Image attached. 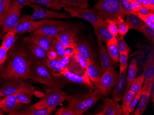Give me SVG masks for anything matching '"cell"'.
Returning a JSON list of instances; mask_svg holds the SVG:
<instances>
[{
	"instance_id": "6da1fadb",
	"label": "cell",
	"mask_w": 154,
	"mask_h": 115,
	"mask_svg": "<svg viewBox=\"0 0 154 115\" xmlns=\"http://www.w3.org/2000/svg\"><path fill=\"white\" fill-rule=\"evenodd\" d=\"M8 59L0 72V82L12 79H28L32 64L25 46L14 45Z\"/></svg>"
},
{
	"instance_id": "7a4b0ae2",
	"label": "cell",
	"mask_w": 154,
	"mask_h": 115,
	"mask_svg": "<svg viewBox=\"0 0 154 115\" xmlns=\"http://www.w3.org/2000/svg\"><path fill=\"white\" fill-rule=\"evenodd\" d=\"M103 97L100 90L95 89L94 91L91 90L87 93L67 95L66 100L68 103V108L75 115H82L93 107Z\"/></svg>"
},
{
	"instance_id": "3957f363",
	"label": "cell",
	"mask_w": 154,
	"mask_h": 115,
	"mask_svg": "<svg viewBox=\"0 0 154 115\" xmlns=\"http://www.w3.org/2000/svg\"><path fill=\"white\" fill-rule=\"evenodd\" d=\"M28 79L43 84L48 88L57 89H61L66 84V82L54 77L50 71L42 64H32Z\"/></svg>"
},
{
	"instance_id": "277c9868",
	"label": "cell",
	"mask_w": 154,
	"mask_h": 115,
	"mask_svg": "<svg viewBox=\"0 0 154 115\" xmlns=\"http://www.w3.org/2000/svg\"><path fill=\"white\" fill-rule=\"evenodd\" d=\"M93 9L105 19L116 21L124 19L127 15L122 7L120 0H99Z\"/></svg>"
},
{
	"instance_id": "5b68a950",
	"label": "cell",
	"mask_w": 154,
	"mask_h": 115,
	"mask_svg": "<svg viewBox=\"0 0 154 115\" xmlns=\"http://www.w3.org/2000/svg\"><path fill=\"white\" fill-rule=\"evenodd\" d=\"M45 94L43 98L34 104L37 109L46 107H56L66 99L67 93L62 91L60 89L48 88L45 89Z\"/></svg>"
},
{
	"instance_id": "8992f818",
	"label": "cell",
	"mask_w": 154,
	"mask_h": 115,
	"mask_svg": "<svg viewBox=\"0 0 154 115\" xmlns=\"http://www.w3.org/2000/svg\"><path fill=\"white\" fill-rule=\"evenodd\" d=\"M64 10L70 15L71 18H79L85 20L94 27L104 20L93 9L64 8Z\"/></svg>"
},
{
	"instance_id": "52a82bcc",
	"label": "cell",
	"mask_w": 154,
	"mask_h": 115,
	"mask_svg": "<svg viewBox=\"0 0 154 115\" xmlns=\"http://www.w3.org/2000/svg\"><path fill=\"white\" fill-rule=\"evenodd\" d=\"M34 10L33 13L30 16L33 20L37 19H69L71 18L68 13H59L48 10L42 7L40 5L32 4L29 5Z\"/></svg>"
},
{
	"instance_id": "ba28073f",
	"label": "cell",
	"mask_w": 154,
	"mask_h": 115,
	"mask_svg": "<svg viewBox=\"0 0 154 115\" xmlns=\"http://www.w3.org/2000/svg\"><path fill=\"white\" fill-rule=\"evenodd\" d=\"M51 19H43L39 21L33 20L29 15H26L20 18L14 31L16 34H23L26 33L34 31L39 27L50 23Z\"/></svg>"
},
{
	"instance_id": "9c48e42d",
	"label": "cell",
	"mask_w": 154,
	"mask_h": 115,
	"mask_svg": "<svg viewBox=\"0 0 154 115\" xmlns=\"http://www.w3.org/2000/svg\"><path fill=\"white\" fill-rule=\"evenodd\" d=\"M22 9L15 1L12 0L10 9L3 23L2 32L0 36L1 38H2L6 33L14 30L19 21Z\"/></svg>"
},
{
	"instance_id": "30bf717a",
	"label": "cell",
	"mask_w": 154,
	"mask_h": 115,
	"mask_svg": "<svg viewBox=\"0 0 154 115\" xmlns=\"http://www.w3.org/2000/svg\"><path fill=\"white\" fill-rule=\"evenodd\" d=\"M119 74L114 70L103 73L99 81L97 89L100 90L103 96H108L116 85Z\"/></svg>"
},
{
	"instance_id": "8fae6325",
	"label": "cell",
	"mask_w": 154,
	"mask_h": 115,
	"mask_svg": "<svg viewBox=\"0 0 154 115\" xmlns=\"http://www.w3.org/2000/svg\"><path fill=\"white\" fill-rule=\"evenodd\" d=\"M70 24V23L69 22L51 19L50 23L39 27L33 33L56 37L62 30L66 28Z\"/></svg>"
},
{
	"instance_id": "7c38bea8",
	"label": "cell",
	"mask_w": 154,
	"mask_h": 115,
	"mask_svg": "<svg viewBox=\"0 0 154 115\" xmlns=\"http://www.w3.org/2000/svg\"><path fill=\"white\" fill-rule=\"evenodd\" d=\"M80 30V27L78 25L70 24L62 30L56 38L64 48L69 46H74L75 36Z\"/></svg>"
},
{
	"instance_id": "4fadbf2b",
	"label": "cell",
	"mask_w": 154,
	"mask_h": 115,
	"mask_svg": "<svg viewBox=\"0 0 154 115\" xmlns=\"http://www.w3.org/2000/svg\"><path fill=\"white\" fill-rule=\"evenodd\" d=\"M53 76L54 77L62 76L64 77L67 81L76 84L85 85L90 88L91 90L94 89V86L89 78L88 73L85 72L83 75H79L72 72H70L67 68L60 71L59 73L54 74Z\"/></svg>"
},
{
	"instance_id": "5bb4252c",
	"label": "cell",
	"mask_w": 154,
	"mask_h": 115,
	"mask_svg": "<svg viewBox=\"0 0 154 115\" xmlns=\"http://www.w3.org/2000/svg\"><path fill=\"white\" fill-rule=\"evenodd\" d=\"M29 83L22 79H12L4 81L0 89V96L1 97L16 94L19 91Z\"/></svg>"
},
{
	"instance_id": "9a60e30c",
	"label": "cell",
	"mask_w": 154,
	"mask_h": 115,
	"mask_svg": "<svg viewBox=\"0 0 154 115\" xmlns=\"http://www.w3.org/2000/svg\"><path fill=\"white\" fill-rule=\"evenodd\" d=\"M54 38V37L32 33L31 35L24 38L23 41L25 44L31 43L37 45L48 51L52 47Z\"/></svg>"
},
{
	"instance_id": "2e32d148",
	"label": "cell",
	"mask_w": 154,
	"mask_h": 115,
	"mask_svg": "<svg viewBox=\"0 0 154 115\" xmlns=\"http://www.w3.org/2000/svg\"><path fill=\"white\" fill-rule=\"evenodd\" d=\"M154 79V78L150 81H144V85L142 87V93L138 101V105L134 115H142L146 110L150 100V88L152 81Z\"/></svg>"
},
{
	"instance_id": "e0dca14e",
	"label": "cell",
	"mask_w": 154,
	"mask_h": 115,
	"mask_svg": "<svg viewBox=\"0 0 154 115\" xmlns=\"http://www.w3.org/2000/svg\"><path fill=\"white\" fill-rule=\"evenodd\" d=\"M23 104L17 99L16 94H12L4 97L0 101V108L3 112L12 115L18 112L22 108Z\"/></svg>"
},
{
	"instance_id": "ac0fdd59",
	"label": "cell",
	"mask_w": 154,
	"mask_h": 115,
	"mask_svg": "<svg viewBox=\"0 0 154 115\" xmlns=\"http://www.w3.org/2000/svg\"><path fill=\"white\" fill-rule=\"evenodd\" d=\"M26 50L27 52L32 64H42L47 58V51L42 47L33 43L26 44Z\"/></svg>"
},
{
	"instance_id": "d6986e66",
	"label": "cell",
	"mask_w": 154,
	"mask_h": 115,
	"mask_svg": "<svg viewBox=\"0 0 154 115\" xmlns=\"http://www.w3.org/2000/svg\"><path fill=\"white\" fill-rule=\"evenodd\" d=\"M127 69L119 74L117 82L112 92L114 100L119 102L123 99L127 91Z\"/></svg>"
},
{
	"instance_id": "ffe728a7",
	"label": "cell",
	"mask_w": 154,
	"mask_h": 115,
	"mask_svg": "<svg viewBox=\"0 0 154 115\" xmlns=\"http://www.w3.org/2000/svg\"><path fill=\"white\" fill-rule=\"evenodd\" d=\"M95 115H123L122 111L118 102L105 98L101 111Z\"/></svg>"
},
{
	"instance_id": "44dd1931",
	"label": "cell",
	"mask_w": 154,
	"mask_h": 115,
	"mask_svg": "<svg viewBox=\"0 0 154 115\" xmlns=\"http://www.w3.org/2000/svg\"><path fill=\"white\" fill-rule=\"evenodd\" d=\"M87 73L89 78L92 82L95 89H97L99 81L102 77V73L99 67V64L94 59V58L87 61Z\"/></svg>"
},
{
	"instance_id": "7402d4cb",
	"label": "cell",
	"mask_w": 154,
	"mask_h": 115,
	"mask_svg": "<svg viewBox=\"0 0 154 115\" xmlns=\"http://www.w3.org/2000/svg\"><path fill=\"white\" fill-rule=\"evenodd\" d=\"M98 43L99 46L100 65L102 73H103L107 71L114 70L113 61L110 57L103 42L98 40Z\"/></svg>"
},
{
	"instance_id": "603a6c76",
	"label": "cell",
	"mask_w": 154,
	"mask_h": 115,
	"mask_svg": "<svg viewBox=\"0 0 154 115\" xmlns=\"http://www.w3.org/2000/svg\"><path fill=\"white\" fill-rule=\"evenodd\" d=\"M108 22L106 19L94 27V31L98 41L106 43L108 40L115 37L109 32L108 28Z\"/></svg>"
},
{
	"instance_id": "cb8c5ba5",
	"label": "cell",
	"mask_w": 154,
	"mask_h": 115,
	"mask_svg": "<svg viewBox=\"0 0 154 115\" xmlns=\"http://www.w3.org/2000/svg\"><path fill=\"white\" fill-rule=\"evenodd\" d=\"M56 107H46L37 109L33 105L27 106L21 112H16L12 115H50L53 113Z\"/></svg>"
},
{
	"instance_id": "d4e9b609",
	"label": "cell",
	"mask_w": 154,
	"mask_h": 115,
	"mask_svg": "<svg viewBox=\"0 0 154 115\" xmlns=\"http://www.w3.org/2000/svg\"><path fill=\"white\" fill-rule=\"evenodd\" d=\"M34 93V89L33 87L29 84L21 89L15 94L20 102L23 104L28 105L31 103Z\"/></svg>"
},
{
	"instance_id": "484cf974",
	"label": "cell",
	"mask_w": 154,
	"mask_h": 115,
	"mask_svg": "<svg viewBox=\"0 0 154 115\" xmlns=\"http://www.w3.org/2000/svg\"><path fill=\"white\" fill-rule=\"evenodd\" d=\"M74 47L86 61L94 58L92 49L89 43L86 41L79 40L78 42H77L75 40Z\"/></svg>"
},
{
	"instance_id": "4316f807",
	"label": "cell",
	"mask_w": 154,
	"mask_h": 115,
	"mask_svg": "<svg viewBox=\"0 0 154 115\" xmlns=\"http://www.w3.org/2000/svg\"><path fill=\"white\" fill-rule=\"evenodd\" d=\"M107 52L113 62L117 64L118 62L120 56L117 41L116 37H114L108 40L106 43Z\"/></svg>"
},
{
	"instance_id": "83f0119b",
	"label": "cell",
	"mask_w": 154,
	"mask_h": 115,
	"mask_svg": "<svg viewBox=\"0 0 154 115\" xmlns=\"http://www.w3.org/2000/svg\"><path fill=\"white\" fill-rule=\"evenodd\" d=\"M144 75L145 80L150 81L154 78V50L149 54L147 60L144 65Z\"/></svg>"
},
{
	"instance_id": "f1b7e54d",
	"label": "cell",
	"mask_w": 154,
	"mask_h": 115,
	"mask_svg": "<svg viewBox=\"0 0 154 115\" xmlns=\"http://www.w3.org/2000/svg\"><path fill=\"white\" fill-rule=\"evenodd\" d=\"M128 24L129 30H134L138 31H141L144 23L142 21L137 15L134 14H129L126 16L125 21Z\"/></svg>"
},
{
	"instance_id": "f546056e",
	"label": "cell",
	"mask_w": 154,
	"mask_h": 115,
	"mask_svg": "<svg viewBox=\"0 0 154 115\" xmlns=\"http://www.w3.org/2000/svg\"><path fill=\"white\" fill-rule=\"evenodd\" d=\"M31 3L33 4L42 5L47 8H51L54 10L59 11L63 6L60 1L57 0H30Z\"/></svg>"
},
{
	"instance_id": "4dcf8cb0",
	"label": "cell",
	"mask_w": 154,
	"mask_h": 115,
	"mask_svg": "<svg viewBox=\"0 0 154 115\" xmlns=\"http://www.w3.org/2000/svg\"><path fill=\"white\" fill-rule=\"evenodd\" d=\"M138 71L137 64L135 59L131 60L127 73V91L130 90L132 82L136 78Z\"/></svg>"
},
{
	"instance_id": "1f68e13d",
	"label": "cell",
	"mask_w": 154,
	"mask_h": 115,
	"mask_svg": "<svg viewBox=\"0 0 154 115\" xmlns=\"http://www.w3.org/2000/svg\"><path fill=\"white\" fill-rule=\"evenodd\" d=\"M64 8H87L88 0H60Z\"/></svg>"
},
{
	"instance_id": "d6a6232c",
	"label": "cell",
	"mask_w": 154,
	"mask_h": 115,
	"mask_svg": "<svg viewBox=\"0 0 154 115\" xmlns=\"http://www.w3.org/2000/svg\"><path fill=\"white\" fill-rule=\"evenodd\" d=\"M16 33L13 30L6 33L2 37V45L7 50H9L14 46L16 41Z\"/></svg>"
},
{
	"instance_id": "836d02e7",
	"label": "cell",
	"mask_w": 154,
	"mask_h": 115,
	"mask_svg": "<svg viewBox=\"0 0 154 115\" xmlns=\"http://www.w3.org/2000/svg\"><path fill=\"white\" fill-rule=\"evenodd\" d=\"M59 58L58 57L54 59H49L47 58L44 60L42 64L44 65L50 71L51 73L53 75L54 74L59 73L62 71L59 64Z\"/></svg>"
},
{
	"instance_id": "e575fe53",
	"label": "cell",
	"mask_w": 154,
	"mask_h": 115,
	"mask_svg": "<svg viewBox=\"0 0 154 115\" xmlns=\"http://www.w3.org/2000/svg\"><path fill=\"white\" fill-rule=\"evenodd\" d=\"M66 68H67L70 72L75 73L78 75H83L85 73L78 62H77L74 54L69 57L66 65Z\"/></svg>"
},
{
	"instance_id": "d590c367",
	"label": "cell",
	"mask_w": 154,
	"mask_h": 115,
	"mask_svg": "<svg viewBox=\"0 0 154 115\" xmlns=\"http://www.w3.org/2000/svg\"><path fill=\"white\" fill-rule=\"evenodd\" d=\"M135 93L129 90L126 92L124 96L123 97L122 104L121 105L123 115H129L130 114L129 111V108L131 103L132 99L134 97Z\"/></svg>"
},
{
	"instance_id": "8d00e7d4",
	"label": "cell",
	"mask_w": 154,
	"mask_h": 115,
	"mask_svg": "<svg viewBox=\"0 0 154 115\" xmlns=\"http://www.w3.org/2000/svg\"><path fill=\"white\" fill-rule=\"evenodd\" d=\"M11 3L0 0V30H2L5 18L11 7Z\"/></svg>"
},
{
	"instance_id": "74e56055",
	"label": "cell",
	"mask_w": 154,
	"mask_h": 115,
	"mask_svg": "<svg viewBox=\"0 0 154 115\" xmlns=\"http://www.w3.org/2000/svg\"><path fill=\"white\" fill-rule=\"evenodd\" d=\"M144 81L145 79L143 73L141 75L138 76L137 78H135L132 81L130 88V91L134 93H136L142 87Z\"/></svg>"
},
{
	"instance_id": "f35d334b",
	"label": "cell",
	"mask_w": 154,
	"mask_h": 115,
	"mask_svg": "<svg viewBox=\"0 0 154 115\" xmlns=\"http://www.w3.org/2000/svg\"><path fill=\"white\" fill-rule=\"evenodd\" d=\"M124 37V36H120L119 35H118L116 36L120 54L125 52H129L130 53V52H131L130 48L125 40Z\"/></svg>"
},
{
	"instance_id": "ab89813d",
	"label": "cell",
	"mask_w": 154,
	"mask_h": 115,
	"mask_svg": "<svg viewBox=\"0 0 154 115\" xmlns=\"http://www.w3.org/2000/svg\"><path fill=\"white\" fill-rule=\"evenodd\" d=\"M52 47L57 52L58 58H62L65 56L64 47L56 37H54V39Z\"/></svg>"
},
{
	"instance_id": "60d3db41",
	"label": "cell",
	"mask_w": 154,
	"mask_h": 115,
	"mask_svg": "<svg viewBox=\"0 0 154 115\" xmlns=\"http://www.w3.org/2000/svg\"><path fill=\"white\" fill-rule=\"evenodd\" d=\"M129 53L128 52L120 53L119 61H120V73H122L125 69H127L128 67V58Z\"/></svg>"
},
{
	"instance_id": "b9f144b4",
	"label": "cell",
	"mask_w": 154,
	"mask_h": 115,
	"mask_svg": "<svg viewBox=\"0 0 154 115\" xmlns=\"http://www.w3.org/2000/svg\"><path fill=\"white\" fill-rule=\"evenodd\" d=\"M116 22L118 28V35L124 36L129 30L128 24L123 19L116 20Z\"/></svg>"
},
{
	"instance_id": "7bdbcfd3",
	"label": "cell",
	"mask_w": 154,
	"mask_h": 115,
	"mask_svg": "<svg viewBox=\"0 0 154 115\" xmlns=\"http://www.w3.org/2000/svg\"><path fill=\"white\" fill-rule=\"evenodd\" d=\"M74 56L77 60V62H78L81 68H82L84 72L87 71V61L85 59L84 57L81 55V54L78 52L75 48L74 50Z\"/></svg>"
},
{
	"instance_id": "ee69618b",
	"label": "cell",
	"mask_w": 154,
	"mask_h": 115,
	"mask_svg": "<svg viewBox=\"0 0 154 115\" xmlns=\"http://www.w3.org/2000/svg\"><path fill=\"white\" fill-rule=\"evenodd\" d=\"M108 22V28L109 32L113 35L115 37H116L118 35V28L116 20H114L106 19Z\"/></svg>"
},
{
	"instance_id": "f6af8a7d",
	"label": "cell",
	"mask_w": 154,
	"mask_h": 115,
	"mask_svg": "<svg viewBox=\"0 0 154 115\" xmlns=\"http://www.w3.org/2000/svg\"><path fill=\"white\" fill-rule=\"evenodd\" d=\"M141 32L142 33L143 36L147 39L154 42V30H152L149 27L144 24L143 27Z\"/></svg>"
},
{
	"instance_id": "bcb514c9",
	"label": "cell",
	"mask_w": 154,
	"mask_h": 115,
	"mask_svg": "<svg viewBox=\"0 0 154 115\" xmlns=\"http://www.w3.org/2000/svg\"><path fill=\"white\" fill-rule=\"evenodd\" d=\"M142 87L140 89H139L136 93H135L134 97L132 99V101H131V103L130 105L129 108V111L130 113H131V112L134 111L137 105L138 104L139 99L140 97L141 94L142 93Z\"/></svg>"
},
{
	"instance_id": "7dc6e473",
	"label": "cell",
	"mask_w": 154,
	"mask_h": 115,
	"mask_svg": "<svg viewBox=\"0 0 154 115\" xmlns=\"http://www.w3.org/2000/svg\"><path fill=\"white\" fill-rule=\"evenodd\" d=\"M121 5L124 11H125L127 15L129 14H134L137 15V13L134 12L132 9L131 2L128 0H120Z\"/></svg>"
},
{
	"instance_id": "c3c4849f",
	"label": "cell",
	"mask_w": 154,
	"mask_h": 115,
	"mask_svg": "<svg viewBox=\"0 0 154 115\" xmlns=\"http://www.w3.org/2000/svg\"><path fill=\"white\" fill-rule=\"evenodd\" d=\"M137 16L139 17L142 20V21L146 25H147L149 27V28H151L152 30H154V23L153 22H151L148 19L145 15H143L141 13L139 12H137Z\"/></svg>"
},
{
	"instance_id": "681fc988",
	"label": "cell",
	"mask_w": 154,
	"mask_h": 115,
	"mask_svg": "<svg viewBox=\"0 0 154 115\" xmlns=\"http://www.w3.org/2000/svg\"><path fill=\"white\" fill-rule=\"evenodd\" d=\"M8 50L5 47L1 45L0 46V64H4L8 58Z\"/></svg>"
},
{
	"instance_id": "f907efd6",
	"label": "cell",
	"mask_w": 154,
	"mask_h": 115,
	"mask_svg": "<svg viewBox=\"0 0 154 115\" xmlns=\"http://www.w3.org/2000/svg\"><path fill=\"white\" fill-rule=\"evenodd\" d=\"M55 115H75V113L67 107L60 108L55 112Z\"/></svg>"
},
{
	"instance_id": "816d5d0a",
	"label": "cell",
	"mask_w": 154,
	"mask_h": 115,
	"mask_svg": "<svg viewBox=\"0 0 154 115\" xmlns=\"http://www.w3.org/2000/svg\"><path fill=\"white\" fill-rule=\"evenodd\" d=\"M134 1L137 2L143 7H146L149 10H150V9L154 10V6H152L147 0H134Z\"/></svg>"
},
{
	"instance_id": "f5cc1de1",
	"label": "cell",
	"mask_w": 154,
	"mask_h": 115,
	"mask_svg": "<svg viewBox=\"0 0 154 115\" xmlns=\"http://www.w3.org/2000/svg\"><path fill=\"white\" fill-rule=\"evenodd\" d=\"M15 1L20 7L23 8L26 6H29L30 4H32L30 0H13Z\"/></svg>"
},
{
	"instance_id": "db71d44e",
	"label": "cell",
	"mask_w": 154,
	"mask_h": 115,
	"mask_svg": "<svg viewBox=\"0 0 154 115\" xmlns=\"http://www.w3.org/2000/svg\"><path fill=\"white\" fill-rule=\"evenodd\" d=\"M47 58L49 59H54L57 58V52L54 50V49L52 47L51 48L47 51Z\"/></svg>"
},
{
	"instance_id": "11a10c76",
	"label": "cell",
	"mask_w": 154,
	"mask_h": 115,
	"mask_svg": "<svg viewBox=\"0 0 154 115\" xmlns=\"http://www.w3.org/2000/svg\"><path fill=\"white\" fill-rule=\"evenodd\" d=\"M75 47L74 46H69L65 48V54L67 56H72L74 53Z\"/></svg>"
},
{
	"instance_id": "9f6ffc18",
	"label": "cell",
	"mask_w": 154,
	"mask_h": 115,
	"mask_svg": "<svg viewBox=\"0 0 154 115\" xmlns=\"http://www.w3.org/2000/svg\"><path fill=\"white\" fill-rule=\"evenodd\" d=\"M131 8H132V10L136 13H137L140 10V9L142 7V6H141L140 4H139V3L135 1H133L131 2Z\"/></svg>"
},
{
	"instance_id": "6f0895ef",
	"label": "cell",
	"mask_w": 154,
	"mask_h": 115,
	"mask_svg": "<svg viewBox=\"0 0 154 115\" xmlns=\"http://www.w3.org/2000/svg\"><path fill=\"white\" fill-rule=\"evenodd\" d=\"M150 98L151 99L152 103H154V79L152 81V85H151V88L150 91Z\"/></svg>"
},
{
	"instance_id": "680465c9",
	"label": "cell",
	"mask_w": 154,
	"mask_h": 115,
	"mask_svg": "<svg viewBox=\"0 0 154 115\" xmlns=\"http://www.w3.org/2000/svg\"><path fill=\"white\" fill-rule=\"evenodd\" d=\"M149 12V9H148L146 7H143V6L138 11V12L141 13L142 14L145 15V16L148 14Z\"/></svg>"
},
{
	"instance_id": "91938a15",
	"label": "cell",
	"mask_w": 154,
	"mask_h": 115,
	"mask_svg": "<svg viewBox=\"0 0 154 115\" xmlns=\"http://www.w3.org/2000/svg\"><path fill=\"white\" fill-rule=\"evenodd\" d=\"M146 16L150 21L154 23V14L148 13Z\"/></svg>"
},
{
	"instance_id": "94428289",
	"label": "cell",
	"mask_w": 154,
	"mask_h": 115,
	"mask_svg": "<svg viewBox=\"0 0 154 115\" xmlns=\"http://www.w3.org/2000/svg\"><path fill=\"white\" fill-rule=\"evenodd\" d=\"M152 6L154 7V0H147Z\"/></svg>"
},
{
	"instance_id": "6125c7cd",
	"label": "cell",
	"mask_w": 154,
	"mask_h": 115,
	"mask_svg": "<svg viewBox=\"0 0 154 115\" xmlns=\"http://www.w3.org/2000/svg\"><path fill=\"white\" fill-rule=\"evenodd\" d=\"M2 99V97L0 96V101ZM4 115V112L2 111V110L0 108V115Z\"/></svg>"
},
{
	"instance_id": "be15d7a7",
	"label": "cell",
	"mask_w": 154,
	"mask_h": 115,
	"mask_svg": "<svg viewBox=\"0 0 154 115\" xmlns=\"http://www.w3.org/2000/svg\"><path fill=\"white\" fill-rule=\"evenodd\" d=\"M2 1H5V2H7V3H11L12 0H2Z\"/></svg>"
},
{
	"instance_id": "e7e4bbea",
	"label": "cell",
	"mask_w": 154,
	"mask_h": 115,
	"mask_svg": "<svg viewBox=\"0 0 154 115\" xmlns=\"http://www.w3.org/2000/svg\"><path fill=\"white\" fill-rule=\"evenodd\" d=\"M3 66H4V64H0V72L1 71L2 69L3 68Z\"/></svg>"
},
{
	"instance_id": "03108f58",
	"label": "cell",
	"mask_w": 154,
	"mask_h": 115,
	"mask_svg": "<svg viewBox=\"0 0 154 115\" xmlns=\"http://www.w3.org/2000/svg\"><path fill=\"white\" fill-rule=\"evenodd\" d=\"M129 2H131L132 1H134V0H128Z\"/></svg>"
},
{
	"instance_id": "003e7915",
	"label": "cell",
	"mask_w": 154,
	"mask_h": 115,
	"mask_svg": "<svg viewBox=\"0 0 154 115\" xmlns=\"http://www.w3.org/2000/svg\"><path fill=\"white\" fill-rule=\"evenodd\" d=\"M57 1H60V0H57Z\"/></svg>"
}]
</instances>
